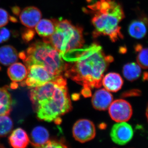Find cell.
I'll list each match as a JSON object with an SVG mask.
<instances>
[{"instance_id": "6da1fadb", "label": "cell", "mask_w": 148, "mask_h": 148, "mask_svg": "<svg viewBox=\"0 0 148 148\" xmlns=\"http://www.w3.org/2000/svg\"><path fill=\"white\" fill-rule=\"evenodd\" d=\"M82 47L62 56L63 59L69 62L66 63L64 75L82 85L84 89L99 88L113 57L106 55L102 47L96 43Z\"/></svg>"}, {"instance_id": "7a4b0ae2", "label": "cell", "mask_w": 148, "mask_h": 148, "mask_svg": "<svg viewBox=\"0 0 148 148\" xmlns=\"http://www.w3.org/2000/svg\"><path fill=\"white\" fill-rule=\"evenodd\" d=\"M29 97L37 117L48 122L59 123L60 117L73 108L67 81L63 75L32 88Z\"/></svg>"}, {"instance_id": "3957f363", "label": "cell", "mask_w": 148, "mask_h": 148, "mask_svg": "<svg viewBox=\"0 0 148 148\" xmlns=\"http://www.w3.org/2000/svg\"><path fill=\"white\" fill-rule=\"evenodd\" d=\"M88 12L92 14L91 22L94 28V38L107 36L112 42L123 38L120 22L124 18L123 9L114 0H99L88 6Z\"/></svg>"}, {"instance_id": "277c9868", "label": "cell", "mask_w": 148, "mask_h": 148, "mask_svg": "<svg viewBox=\"0 0 148 148\" xmlns=\"http://www.w3.org/2000/svg\"><path fill=\"white\" fill-rule=\"evenodd\" d=\"M27 67L32 65H40L45 67L55 77L63 75L66 69L65 63L60 53L50 44L36 41L18 54Z\"/></svg>"}, {"instance_id": "5b68a950", "label": "cell", "mask_w": 148, "mask_h": 148, "mask_svg": "<svg viewBox=\"0 0 148 148\" xmlns=\"http://www.w3.org/2000/svg\"><path fill=\"white\" fill-rule=\"evenodd\" d=\"M55 28L62 31L64 36V47L61 56L75 49L83 47L84 40L82 27L75 26L67 19L62 18L53 19Z\"/></svg>"}, {"instance_id": "8992f818", "label": "cell", "mask_w": 148, "mask_h": 148, "mask_svg": "<svg viewBox=\"0 0 148 148\" xmlns=\"http://www.w3.org/2000/svg\"><path fill=\"white\" fill-rule=\"evenodd\" d=\"M27 78L22 83L31 88L42 86L58 77L54 76L45 67L40 65H31L27 67Z\"/></svg>"}, {"instance_id": "52a82bcc", "label": "cell", "mask_w": 148, "mask_h": 148, "mask_svg": "<svg viewBox=\"0 0 148 148\" xmlns=\"http://www.w3.org/2000/svg\"><path fill=\"white\" fill-rule=\"evenodd\" d=\"M73 133L75 140L83 143L95 138L96 130L92 122L87 119H80L74 125Z\"/></svg>"}, {"instance_id": "ba28073f", "label": "cell", "mask_w": 148, "mask_h": 148, "mask_svg": "<svg viewBox=\"0 0 148 148\" xmlns=\"http://www.w3.org/2000/svg\"><path fill=\"white\" fill-rule=\"evenodd\" d=\"M110 116L116 122H126L131 118L132 109L131 105L127 101L119 99L113 101L109 108Z\"/></svg>"}, {"instance_id": "9c48e42d", "label": "cell", "mask_w": 148, "mask_h": 148, "mask_svg": "<svg viewBox=\"0 0 148 148\" xmlns=\"http://www.w3.org/2000/svg\"><path fill=\"white\" fill-rule=\"evenodd\" d=\"M133 131L132 127L125 122H118L114 125L110 132L113 142L117 145H123L132 139Z\"/></svg>"}, {"instance_id": "30bf717a", "label": "cell", "mask_w": 148, "mask_h": 148, "mask_svg": "<svg viewBox=\"0 0 148 148\" xmlns=\"http://www.w3.org/2000/svg\"><path fill=\"white\" fill-rule=\"evenodd\" d=\"M41 12L34 6L28 7L20 13L19 18L21 24L28 28H33L41 18Z\"/></svg>"}, {"instance_id": "8fae6325", "label": "cell", "mask_w": 148, "mask_h": 148, "mask_svg": "<svg viewBox=\"0 0 148 148\" xmlns=\"http://www.w3.org/2000/svg\"><path fill=\"white\" fill-rule=\"evenodd\" d=\"M113 101L112 95L106 89L97 90L93 94L92 103L93 108L98 110H106L108 109Z\"/></svg>"}, {"instance_id": "7c38bea8", "label": "cell", "mask_w": 148, "mask_h": 148, "mask_svg": "<svg viewBox=\"0 0 148 148\" xmlns=\"http://www.w3.org/2000/svg\"><path fill=\"white\" fill-rule=\"evenodd\" d=\"M147 18L145 17L133 20L128 27L129 35L137 39L143 38L147 34Z\"/></svg>"}, {"instance_id": "4fadbf2b", "label": "cell", "mask_w": 148, "mask_h": 148, "mask_svg": "<svg viewBox=\"0 0 148 148\" xmlns=\"http://www.w3.org/2000/svg\"><path fill=\"white\" fill-rule=\"evenodd\" d=\"M123 80L119 74L110 73L103 77L102 84L106 90L110 92H116L121 89Z\"/></svg>"}, {"instance_id": "5bb4252c", "label": "cell", "mask_w": 148, "mask_h": 148, "mask_svg": "<svg viewBox=\"0 0 148 148\" xmlns=\"http://www.w3.org/2000/svg\"><path fill=\"white\" fill-rule=\"evenodd\" d=\"M9 141L10 145L14 148L26 147L30 143L27 132L21 128L13 130L9 138Z\"/></svg>"}, {"instance_id": "9a60e30c", "label": "cell", "mask_w": 148, "mask_h": 148, "mask_svg": "<svg viewBox=\"0 0 148 148\" xmlns=\"http://www.w3.org/2000/svg\"><path fill=\"white\" fill-rule=\"evenodd\" d=\"M31 138L32 145L35 147L42 148L49 140V134L45 127L38 126L32 130Z\"/></svg>"}, {"instance_id": "2e32d148", "label": "cell", "mask_w": 148, "mask_h": 148, "mask_svg": "<svg viewBox=\"0 0 148 148\" xmlns=\"http://www.w3.org/2000/svg\"><path fill=\"white\" fill-rule=\"evenodd\" d=\"M28 70L26 66L20 63H15L10 65L8 69V74L14 82H22L27 78Z\"/></svg>"}, {"instance_id": "e0dca14e", "label": "cell", "mask_w": 148, "mask_h": 148, "mask_svg": "<svg viewBox=\"0 0 148 148\" xmlns=\"http://www.w3.org/2000/svg\"><path fill=\"white\" fill-rule=\"evenodd\" d=\"M17 51L12 46L5 45L0 47V63L9 66L15 63L18 59Z\"/></svg>"}, {"instance_id": "ac0fdd59", "label": "cell", "mask_w": 148, "mask_h": 148, "mask_svg": "<svg viewBox=\"0 0 148 148\" xmlns=\"http://www.w3.org/2000/svg\"><path fill=\"white\" fill-rule=\"evenodd\" d=\"M14 103V102L7 88H0V116L9 114Z\"/></svg>"}, {"instance_id": "d6986e66", "label": "cell", "mask_w": 148, "mask_h": 148, "mask_svg": "<svg viewBox=\"0 0 148 148\" xmlns=\"http://www.w3.org/2000/svg\"><path fill=\"white\" fill-rule=\"evenodd\" d=\"M36 31L40 37L43 38L50 36L55 30V25L53 19H42L36 25Z\"/></svg>"}, {"instance_id": "ffe728a7", "label": "cell", "mask_w": 148, "mask_h": 148, "mask_svg": "<svg viewBox=\"0 0 148 148\" xmlns=\"http://www.w3.org/2000/svg\"><path fill=\"white\" fill-rule=\"evenodd\" d=\"M123 73L126 79L130 81H133L140 77L141 67L135 63H128L123 66Z\"/></svg>"}, {"instance_id": "44dd1931", "label": "cell", "mask_w": 148, "mask_h": 148, "mask_svg": "<svg viewBox=\"0 0 148 148\" xmlns=\"http://www.w3.org/2000/svg\"><path fill=\"white\" fill-rule=\"evenodd\" d=\"M137 53V61L138 65L144 69L148 68V48L143 47L142 45L138 44L135 47Z\"/></svg>"}, {"instance_id": "7402d4cb", "label": "cell", "mask_w": 148, "mask_h": 148, "mask_svg": "<svg viewBox=\"0 0 148 148\" xmlns=\"http://www.w3.org/2000/svg\"><path fill=\"white\" fill-rule=\"evenodd\" d=\"M13 122L8 115L0 116V136L8 135L13 128Z\"/></svg>"}, {"instance_id": "603a6c76", "label": "cell", "mask_w": 148, "mask_h": 148, "mask_svg": "<svg viewBox=\"0 0 148 148\" xmlns=\"http://www.w3.org/2000/svg\"><path fill=\"white\" fill-rule=\"evenodd\" d=\"M36 33L32 28H25L22 30L21 36L24 42L29 43L34 38Z\"/></svg>"}, {"instance_id": "cb8c5ba5", "label": "cell", "mask_w": 148, "mask_h": 148, "mask_svg": "<svg viewBox=\"0 0 148 148\" xmlns=\"http://www.w3.org/2000/svg\"><path fill=\"white\" fill-rule=\"evenodd\" d=\"M9 15L8 12L4 9L0 8V27L5 26L8 23Z\"/></svg>"}, {"instance_id": "d4e9b609", "label": "cell", "mask_w": 148, "mask_h": 148, "mask_svg": "<svg viewBox=\"0 0 148 148\" xmlns=\"http://www.w3.org/2000/svg\"><path fill=\"white\" fill-rule=\"evenodd\" d=\"M66 146L59 142L56 141H49L42 146V148H66Z\"/></svg>"}, {"instance_id": "484cf974", "label": "cell", "mask_w": 148, "mask_h": 148, "mask_svg": "<svg viewBox=\"0 0 148 148\" xmlns=\"http://www.w3.org/2000/svg\"><path fill=\"white\" fill-rule=\"evenodd\" d=\"M0 35L2 38L3 42H6L9 40L10 37V31L6 28L0 29Z\"/></svg>"}, {"instance_id": "4316f807", "label": "cell", "mask_w": 148, "mask_h": 148, "mask_svg": "<svg viewBox=\"0 0 148 148\" xmlns=\"http://www.w3.org/2000/svg\"><path fill=\"white\" fill-rule=\"evenodd\" d=\"M11 10L13 14L16 16H18L21 13V9L17 6H14L12 7Z\"/></svg>"}, {"instance_id": "83f0119b", "label": "cell", "mask_w": 148, "mask_h": 148, "mask_svg": "<svg viewBox=\"0 0 148 148\" xmlns=\"http://www.w3.org/2000/svg\"><path fill=\"white\" fill-rule=\"evenodd\" d=\"M9 19L11 22H13V23H16L18 21L16 17L13 16H9Z\"/></svg>"}, {"instance_id": "f1b7e54d", "label": "cell", "mask_w": 148, "mask_h": 148, "mask_svg": "<svg viewBox=\"0 0 148 148\" xmlns=\"http://www.w3.org/2000/svg\"><path fill=\"white\" fill-rule=\"evenodd\" d=\"M3 42V40L2 39V38L1 36V35H0V44L2 43Z\"/></svg>"}]
</instances>
